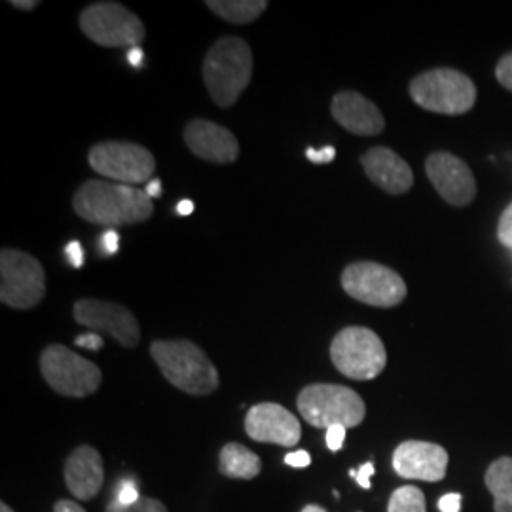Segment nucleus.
I'll list each match as a JSON object with an SVG mask.
<instances>
[{
  "label": "nucleus",
  "mask_w": 512,
  "mask_h": 512,
  "mask_svg": "<svg viewBox=\"0 0 512 512\" xmlns=\"http://www.w3.org/2000/svg\"><path fill=\"white\" fill-rule=\"evenodd\" d=\"M73 207L80 219L110 228L143 222L154 213V203L145 190L103 181L82 184L74 194Z\"/></svg>",
  "instance_id": "1"
},
{
  "label": "nucleus",
  "mask_w": 512,
  "mask_h": 512,
  "mask_svg": "<svg viewBox=\"0 0 512 512\" xmlns=\"http://www.w3.org/2000/svg\"><path fill=\"white\" fill-rule=\"evenodd\" d=\"M165 380L188 395L203 397L219 389V372L200 346L190 340H156L150 346Z\"/></svg>",
  "instance_id": "2"
},
{
  "label": "nucleus",
  "mask_w": 512,
  "mask_h": 512,
  "mask_svg": "<svg viewBox=\"0 0 512 512\" xmlns=\"http://www.w3.org/2000/svg\"><path fill=\"white\" fill-rule=\"evenodd\" d=\"M253 76V54L239 37L217 40L203 61V80L207 92L220 109L232 107L249 86Z\"/></svg>",
  "instance_id": "3"
},
{
  "label": "nucleus",
  "mask_w": 512,
  "mask_h": 512,
  "mask_svg": "<svg viewBox=\"0 0 512 512\" xmlns=\"http://www.w3.org/2000/svg\"><path fill=\"white\" fill-rule=\"evenodd\" d=\"M298 412L317 429L361 425L366 416L365 401L346 385L313 384L304 387L296 399Z\"/></svg>",
  "instance_id": "4"
},
{
  "label": "nucleus",
  "mask_w": 512,
  "mask_h": 512,
  "mask_svg": "<svg viewBox=\"0 0 512 512\" xmlns=\"http://www.w3.org/2000/svg\"><path fill=\"white\" fill-rule=\"evenodd\" d=\"M410 97L421 109L459 116L475 107L476 86L456 69H431L410 82Z\"/></svg>",
  "instance_id": "5"
},
{
  "label": "nucleus",
  "mask_w": 512,
  "mask_h": 512,
  "mask_svg": "<svg viewBox=\"0 0 512 512\" xmlns=\"http://www.w3.org/2000/svg\"><path fill=\"white\" fill-rule=\"evenodd\" d=\"M330 359L336 370L346 378L366 382L384 372L387 351L374 330L346 327L334 336L330 344Z\"/></svg>",
  "instance_id": "6"
},
{
  "label": "nucleus",
  "mask_w": 512,
  "mask_h": 512,
  "mask_svg": "<svg viewBox=\"0 0 512 512\" xmlns=\"http://www.w3.org/2000/svg\"><path fill=\"white\" fill-rule=\"evenodd\" d=\"M40 372L55 393L73 399L90 397L103 382L99 366L61 344H52L42 351Z\"/></svg>",
  "instance_id": "7"
},
{
  "label": "nucleus",
  "mask_w": 512,
  "mask_h": 512,
  "mask_svg": "<svg viewBox=\"0 0 512 512\" xmlns=\"http://www.w3.org/2000/svg\"><path fill=\"white\" fill-rule=\"evenodd\" d=\"M80 29L105 48H139L145 40V23L120 2H95L80 14Z\"/></svg>",
  "instance_id": "8"
},
{
  "label": "nucleus",
  "mask_w": 512,
  "mask_h": 512,
  "mask_svg": "<svg viewBox=\"0 0 512 512\" xmlns=\"http://www.w3.org/2000/svg\"><path fill=\"white\" fill-rule=\"evenodd\" d=\"M46 294V274L35 256L16 249L0 253V300L14 310H31Z\"/></svg>",
  "instance_id": "9"
},
{
  "label": "nucleus",
  "mask_w": 512,
  "mask_h": 512,
  "mask_svg": "<svg viewBox=\"0 0 512 512\" xmlns=\"http://www.w3.org/2000/svg\"><path fill=\"white\" fill-rule=\"evenodd\" d=\"M344 291L374 308H393L406 298V283L395 270L378 262H353L342 274Z\"/></svg>",
  "instance_id": "10"
},
{
  "label": "nucleus",
  "mask_w": 512,
  "mask_h": 512,
  "mask_svg": "<svg viewBox=\"0 0 512 512\" xmlns=\"http://www.w3.org/2000/svg\"><path fill=\"white\" fill-rule=\"evenodd\" d=\"M93 171L109 177L114 183L143 184L150 183V177L156 171V160L141 145L135 143H101L95 145L88 154Z\"/></svg>",
  "instance_id": "11"
},
{
  "label": "nucleus",
  "mask_w": 512,
  "mask_h": 512,
  "mask_svg": "<svg viewBox=\"0 0 512 512\" xmlns=\"http://www.w3.org/2000/svg\"><path fill=\"white\" fill-rule=\"evenodd\" d=\"M73 313L78 325L105 332L124 348H135L141 340V329L135 315L122 304L88 298L78 300Z\"/></svg>",
  "instance_id": "12"
},
{
  "label": "nucleus",
  "mask_w": 512,
  "mask_h": 512,
  "mask_svg": "<svg viewBox=\"0 0 512 512\" xmlns=\"http://www.w3.org/2000/svg\"><path fill=\"white\" fill-rule=\"evenodd\" d=\"M425 173L444 202L465 207L475 200V175L458 156L450 152L431 154L425 162Z\"/></svg>",
  "instance_id": "13"
},
{
  "label": "nucleus",
  "mask_w": 512,
  "mask_h": 512,
  "mask_svg": "<svg viewBox=\"0 0 512 512\" xmlns=\"http://www.w3.org/2000/svg\"><path fill=\"white\" fill-rule=\"evenodd\" d=\"M245 433L255 442L294 448L302 439V425L285 406L260 403L251 406V410L247 412Z\"/></svg>",
  "instance_id": "14"
},
{
  "label": "nucleus",
  "mask_w": 512,
  "mask_h": 512,
  "mask_svg": "<svg viewBox=\"0 0 512 512\" xmlns=\"http://www.w3.org/2000/svg\"><path fill=\"white\" fill-rule=\"evenodd\" d=\"M393 469L406 480L440 482L448 469V452L433 442L406 440L393 452Z\"/></svg>",
  "instance_id": "15"
},
{
  "label": "nucleus",
  "mask_w": 512,
  "mask_h": 512,
  "mask_svg": "<svg viewBox=\"0 0 512 512\" xmlns=\"http://www.w3.org/2000/svg\"><path fill=\"white\" fill-rule=\"evenodd\" d=\"M184 143L202 160L232 164L239 156L238 139L230 129L209 120H192L184 128Z\"/></svg>",
  "instance_id": "16"
},
{
  "label": "nucleus",
  "mask_w": 512,
  "mask_h": 512,
  "mask_svg": "<svg viewBox=\"0 0 512 512\" xmlns=\"http://www.w3.org/2000/svg\"><path fill=\"white\" fill-rule=\"evenodd\" d=\"M330 109L334 120L353 135L372 137L384 131V114L361 93H336Z\"/></svg>",
  "instance_id": "17"
},
{
  "label": "nucleus",
  "mask_w": 512,
  "mask_h": 512,
  "mask_svg": "<svg viewBox=\"0 0 512 512\" xmlns=\"http://www.w3.org/2000/svg\"><path fill=\"white\" fill-rule=\"evenodd\" d=\"M361 164L366 177L387 194H406L414 184V173L397 152L385 147L370 148L363 154Z\"/></svg>",
  "instance_id": "18"
},
{
  "label": "nucleus",
  "mask_w": 512,
  "mask_h": 512,
  "mask_svg": "<svg viewBox=\"0 0 512 512\" xmlns=\"http://www.w3.org/2000/svg\"><path fill=\"white\" fill-rule=\"evenodd\" d=\"M105 482V467L99 450L82 444L65 461V484L78 501H90Z\"/></svg>",
  "instance_id": "19"
},
{
  "label": "nucleus",
  "mask_w": 512,
  "mask_h": 512,
  "mask_svg": "<svg viewBox=\"0 0 512 512\" xmlns=\"http://www.w3.org/2000/svg\"><path fill=\"white\" fill-rule=\"evenodd\" d=\"M220 475L236 480H253L262 471V459L239 442L222 446L219 456Z\"/></svg>",
  "instance_id": "20"
},
{
  "label": "nucleus",
  "mask_w": 512,
  "mask_h": 512,
  "mask_svg": "<svg viewBox=\"0 0 512 512\" xmlns=\"http://www.w3.org/2000/svg\"><path fill=\"white\" fill-rule=\"evenodd\" d=\"M486 488L494 495L495 512H512V458H499L490 465Z\"/></svg>",
  "instance_id": "21"
},
{
  "label": "nucleus",
  "mask_w": 512,
  "mask_h": 512,
  "mask_svg": "<svg viewBox=\"0 0 512 512\" xmlns=\"http://www.w3.org/2000/svg\"><path fill=\"white\" fill-rule=\"evenodd\" d=\"M207 8L224 21L243 25L260 18L266 12L268 2L266 0H209Z\"/></svg>",
  "instance_id": "22"
},
{
  "label": "nucleus",
  "mask_w": 512,
  "mask_h": 512,
  "mask_svg": "<svg viewBox=\"0 0 512 512\" xmlns=\"http://www.w3.org/2000/svg\"><path fill=\"white\" fill-rule=\"evenodd\" d=\"M387 512H427L425 495L416 486H403L391 495Z\"/></svg>",
  "instance_id": "23"
},
{
  "label": "nucleus",
  "mask_w": 512,
  "mask_h": 512,
  "mask_svg": "<svg viewBox=\"0 0 512 512\" xmlns=\"http://www.w3.org/2000/svg\"><path fill=\"white\" fill-rule=\"evenodd\" d=\"M105 512H169L162 501L152 499V497H139L135 503L131 505H122L116 499H112L107 505Z\"/></svg>",
  "instance_id": "24"
},
{
  "label": "nucleus",
  "mask_w": 512,
  "mask_h": 512,
  "mask_svg": "<svg viewBox=\"0 0 512 512\" xmlns=\"http://www.w3.org/2000/svg\"><path fill=\"white\" fill-rule=\"evenodd\" d=\"M497 239L501 241V245L512 249V203L503 211L499 226H497Z\"/></svg>",
  "instance_id": "25"
},
{
  "label": "nucleus",
  "mask_w": 512,
  "mask_h": 512,
  "mask_svg": "<svg viewBox=\"0 0 512 512\" xmlns=\"http://www.w3.org/2000/svg\"><path fill=\"white\" fill-rule=\"evenodd\" d=\"M495 78L499 80V84L512 92V52L511 54L503 55L495 67Z\"/></svg>",
  "instance_id": "26"
},
{
  "label": "nucleus",
  "mask_w": 512,
  "mask_h": 512,
  "mask_svg": "<svg viewBox=\"0 0 512 512\" xmlns=\"http://www.w3.org/2000/svg\"><path fill=\"white\" fill-rule=\"evenodd\" d=\"M139 497H141V495H139V490H137V484H135L133 480H122V482L118 484L116 495H114L112 499H116V501L122 503V505H131V503H135Z\"/></svg>",
  "instance_id": "27"
},
{
  "label": "nucleus",
  "mask_w": 512,
  "mask_h": 512,
  "mask_svg": "<svg viewBox=\"0 0 512 512\" xmlns=\"http://www.w3.org/2000/svg\"><path fill=\"white\" fill-rule=\"evenodd\" d=\"M346 427L342 425H332L327 429V446H329L330 452H338L342 450L344 442H346Z\"/></svg>",
  "instance_id": "28"
},
{
  "label": "nucleus",
  "mask_w": 512,
  "mask_h": 512,
  "mask_svg": "<svg viewBox=\"0 0 512 512\" xmlns=\"http://www.w3.org/2000/svg\"><path fill=\"white\" fill-rule=\"evenodd\" d=\"M74 344H76L78 348L92 349V351H99V349H103V346H105L103 338H101L97 332H88V334L76 336Z\"/></svg>",
  "instance_id": "29"
},
{
  "label": "nucleus",
  "mask_w": 512,
  "mask_h": 512,
  "mask_svg": "<svg viewBox=\"0 0 512 512\" xmlns=\"http://www.w3.org/2000/svg\"><path fill=\"white\" fill-rule=\"evenodd\" d=\"M99 245H101V251H103L105 255H116V253H118V247H120V236H118V232H116L114 228H109V230L101 236Z\"/></svg>",
  "instance_id": "30"
},
{
  "label": "nucleus",
  "mask_w": 512,
  "mask_h": 512,
  "mask_svg": "<svg viewBox=\"0 0 512 512\" xmlns=\"http://www.w3.org/2000/svg\"><path fill=\"white\" fill-rule=\"evenodd\" d=\"M306 156L308 160L313 164H330L334 158H336V148L325 147L321 150H315V148H308L306 150Z\"/></svg>",
  "instance_id": "31"
},
{
  "label": "nucleus",
  "mask_w": 512,
  "mask_h": 512,
  "mask_svg": "<svg viewBox=\"0 0 512 512\" xmlns=\"http://www.w3.org/2000/svg\"><path fill=\"white\" fill-rule=\"evenodd\" d=\"M285 463H287L289 467L304 469V467H308V465H310L311 456L306 452V450H296V452H291V454H287V456H285Z\"/></svg>",
  "instance_id": "32"
},
{
  "label": "nucleus",
  "mask_w": 512,
  "mask_h": 512,
  "mask_svg": "<svg viewBox=\"0 0 512 512\" xmlns=\"http://www.w3.org/2000/svg\"><path fill=\"white\" fill-rule=\"evenodd\" d=\"M65 251H67V258L71 260L74 268H82L84 266V258L86 256H84V249H82L80 241H71Z\"/></svg>",
  "instance_id": "33"
},
{
  "label": "nucleus",
  "mask_w": 512,
  "mask_h": 512,
  "mask_svg": "<svg viewBox=\"0 0 512 512\" xmlns=\"http://www.w3.org/2000/svg\"><path fill=\"white\" fill-rule=\"evenodd\" d=\"M374 463L372 461H368L365 463L359 471H357V476H355V480H357V484L363 488V490H370L372 488V482H370V476L374 475Z\"/></svg>",
  "instance_id": "34"
},
{
  "label": "nucleus",
  "mask_w": 512,
  "mask_h": 512,
  "mask_svg": "<svg viewBox=\"0 0 512 512\" xmlns=\"http://www.w3.org/2000/svg\"><path fill=\"white\" fill-rule=\"evenodd\" d=\"M439 509L440 512H459V509H461V495H442L439 501Z\"/></svg>",
  "instance_id": "35"
},
{
  "label": "nucleus",
  "mask_w": 512,
  "mask_h": 512,
  "mask_svg": "<svg viewBox=\"0 0 512 512\" xmlns=\"http://www.w3.org/2000/svg\"><path fill=\"white\" fill-rule=\"evenodd\" d=\"M54 512H86L82 505L71 499H59L54 505Z\"/></svg>",
  "instance_id": "36"
},
{
  "label": "nucleus",
  "mask_w": 512,
  "mask_h": 512,
  "mask_svg": "<svg viewBox=\"0 0 512 512\" xmlns=\"http://www.w3.org/2000/svg\"><path fill=\"white\" fill-rule=\"evenodd\" d=\"M143 59H145V54H143V50H141V48H131V50H129V65H133L135 69H139V67L143 65Z\"/></svg>",
  "instance_id": "37"
},
{
  "label": "nucleus",
  "mask_w": 512,
  "mask_h": 512,
  "mask_svg": "<svg viewBox=\"0 0 512 512\" xmlns=\"http://www.w3.org/2000/svg\"><path fill=\"white\" fill-rule=\"evenodd\" d=\"M145 192H147L150 200H152V198H160V196H162V181H160V179H152V181L147 184Z\"/></svg>",
  "instance_id": "38"
},
{
  "label": "nucleus",
  "mask_w": 512,
  "mask_h": 512,
  "mask_svg": "<svg viewBox=\"0 0 512 512\" xmlns=\"http://www.w3.org/2000/svg\"><path fill=\"white\" fill-rule=\"evenodd\" d=\"M177 213H179L181 217H188V215H192V213H194V203L190 202V200H183V202H179V205H177Z\"/></svg>",
  "instance_id": "39"
},
{
  "label": "nucleus",
  "mask_w": 512,
  "mask_h": 512,
  "mask_svg": "<svg viewBox=\"0 0 512 512\" xmlns=\"http://www.w3.org/2000/svg\"><path fill=\"white\" fill-rule=\"evenodd\" d=\"M10 4L19 10H33L38 6L37 0H12Z\"/></svg>",
  "instance_id": "40"
},
{
  "label": "nucleus",
  "mask_w": 512,
  "mask_h": 512,
  "mask_svg": "<svg viewBox=\"0 0 512 512\" xmlns=\"http://www.w3.org/2000/svg\"><path fill=\"white\" fill-rule=\"evenodd\" d=\"M302 512H329L325 507H321V505H308V507H304Z\"/></svg>",
  "instance_id": "41"
},
{
  "label": "nucleus",
  "mask_w": 512,
  "mask_h": 512,
  "mask_svg": "<svg viewBox=\"0 0 512 512\" xmlns=\"http://www.w3.org/2000/svg\"><path fill=\"white\" fill-rule=\"evenodd\" d=\"M0 512H14L6 503H0Z\"/></svg>",
  "instance_id": "42"
}]
</instances>
